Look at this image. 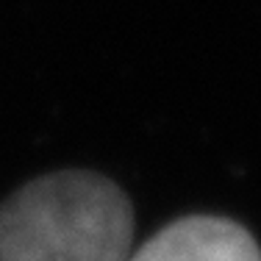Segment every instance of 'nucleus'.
Returning <instances> with one entry per match:
<instances>
[{"label":"nucleus","instance_id":"nucleus-1","mask_svg":"<svg viewBox=\"0 0 261 261\" xmlns=\"http://www.w3.org/2000/svg\"><path fill=\"white\" fill-rule=\"evenodd\" d=\"M134 211L97 172L36 178L0 206V261H125Z\"/></svg>","mask_w":261,"mask_h":261},{"label":"nucleus","instance_id":"nucleus-2","mask_svg":"<svg viewBox=\"0 0 261 261\" xmlns=\"http://www.w3.org/2000/svg\"><path fill=\"white\" fill-rule=\"evenodd\" d=\"M125 261H261L250 233L222 217H184L147 239Z\"/></svg>","mask_w":261,"mask_h":261}]
</instances>
